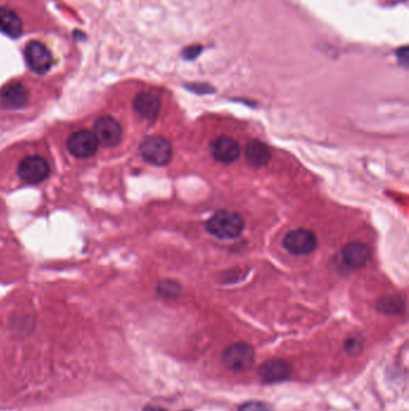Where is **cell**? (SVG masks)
<instances>
[{
  "label": "cell",
  "instance_id": "6da1fadb",
  "mask_svg": "<svg viewBox=\"0 0 409 411\" xmlns=\"http://www.w3.org/2000/svg\"><path fill=\"white\" fill-rule=\"evenodd\" d=\"M205 229L214 237L234 239L243 234L245 222L240 214L232 210H221L208 219V222H205Z\"/></svg>",
  "mask_w": 409,
  "mask_h": 411
},
{
  "label": "cell",
  "instance_id": "7a4b0ae2",
  "mask_svg": "<svg viewBox=\"0 0 409 411\" xmlns=\"http://www.w3.org/2000/svg\"><path fill=\"white\" fill-rule=\"evenodd\" d=\"M140 152L145 162L155 166H165L173 155L172 145L162 136H149L140 145Z\"/></svg>",
  "mask_w": 409,
  "mask_h": 411
},
{
  "label": "cell",
  "instance_id": "3957f363",
  "mask_svg": "<svg viewBox=\"0 0 409 411\" xmlns=\"http://www.w3.org/2000/svg\"><path fill=\"white\" fill-rule=\"evenodd\" d=\"M222 359L226 367L233 371H248L255 362V350L246 342H236L226 347Z\"/></svg>",
  "mask_w": 409,
  "mask_h": 411
},
{
  "label": "cell",
  "instance_id": "277c9868",
  "mask_svg": "<svg viewBox=\"0 0 409 411\" xmlns=\"http://www.w3.org/2000/svg\"><path fill=\"white\" fill-rule=\"evenodd\" d=\"M283 246L291 254L309 255L317 248V237L307 229H297L286 234Z\"/></svg>",
  "mask_w": 409,
  "mask_h": 411
},
{
  "label": "cell",
  "instance_id": "5b68a950",
  "mask_svg": "<svg viewBox=\"0 0 409 411\" xmlns=\"http://www.w3.org/2000/svg\"><path fill=\"white\" fill-rule=\"evenodd\" d=\"M49 162L37 155L25 157L18 165V176L28 184H39L44 181L49 177Z\"/></svg>",
  "mask_w": 409,
  "mask_h": 411
},
{
  "label": "cell",
  "instance_id": "8992f818",
  "mask_svg": "<svg viewBox=\"0 0 409 411\" xmlns=\"http://www.w3.org/2000/svg\"><path fill=\"white\" fill-rule=\"evenodd\" d=\"M68 148L73 157L85 159L97 153L99 141L95 133L90 130H80L68 137Z\"/></svg>",
  "mask_w": 409,
  "mask_h": 411
},
{
  "label": "cell",
  "instance_id": "52a82bcc",
  "mask_svg": "<svg viewBox=\"0 0 409 411\" xmlns=\"http://www.w3.org/2000/svg\"><path fill=\"white\" fill-rule=\"evenodd\" d=\"M25 61L32 71L39 75L49 73L52 66V56L44 44L32 41L25 49Z\"/></svg>",
  "mask_w": 409,
  "mask_h": 411
},
{
  "label": "cell",
  "instance_id": "ba28073f",
  "mask_svg": "<svg viewBox=\"0 0 409 411\" xmlns=\"http://www.w3.org/2000/svg\"><path fill=\"white\" fill-rule=\"evenodd\" d=\"M95 136L104 147H114L121 142L123 129L119 121L109 116L99 118L95 123Z\"/></svg>",
  "mask_w": 409,
  "mask_h": 411
},
{
  "label": "cell",
  "instance_id": "9c48e42d",
  "mask_svg": "<svg viewBox=\"0 0 409 411\" xmlns=\"http://www.w3.org/2000/svg\"><path fill=\"white\" fill-rule=\"evenodd\" d=\"M258 374L263 383H282L291 378L292 367L283 359H269L260 367Z\"/></svg>",
  "mask_w": 409,
  "mask_h": 411
},
{
  "label": "cell",
  "instance_id": "30bf717a",
  "mask_svg": "<svg viewBox=\"0 0 409 411\" xmlns=\"http://www.w3.org/2000/svg\"><path fill=\"white\" fill-rule=\"evenodd\" d=\"M212 153L217 162L232 164L240 155V147L233 137L221 135L212 143Z\"/></svg>",
  "mask_w": 409,
  "mask_h": 411
},
{
  "label": "cell",
  "instance_id": "8fae6325",
  "mask_svg": "<svg viewBox=\"0 0 409 411\" xmlns=\"http://www.w3.org/2000/svg\"><path fill=\"white\" fill-rule=\"evenodd\" d=\"M133 109L142 119L154 121L159 117V113H160V99L154 93L143 92L135 97Z\"/></svg>",
  "mask_w": 409,
  "mask_h": 411
},
{
  "label": "cell",
  "instance_id": "7c38bea8",
  "mask_svg": "<svg viewBox=\"0 0 409 411\" xmlns=\"http://www.w3.org/2000/svg\"><path fill=\"white\" fill-rule=\"evenodd\" d=\"M370 248L365 243L350 242L346 244L342 249V260L347 266L359 270L365 266L370 260Z\"/></svg>",
  "mask_w": 409,
  "mask_h": 411
},
{
  "label": "cell",
  "instance_id": "4fadbf2b",
  "mask_svg": "<svg viewBox=\"0 0 409 411\" xmlns=\"http://www.w3.org/2000/svg\"><path fill=\"white\" fill-rule=\"evenodd\" d=\"M1 105L6 109H22L29 99L28 89L22 83H13L1 92Z\"/></svg>",
  "mask_w": 409,
  "mask_h": 411
},
{
  "label": "cell",
  "instance_id": "5bb4252c",
  "mask_svg": "<svg viewBox=\"0 0 409 411\" xmlns=\"http://www.w3.org/2000/svg\"><path fill=\"white\" fill-rule=\"evenodd\" d=\"M245 157L255 167H264L271 160V150L264 142L252 140L245 148Z\"/></svg>",
  "mask_w": 409,
  "mask_h": 411
},
{
  "label": "cell",
  "instance_id": "9a60e30c",
  "mask_svg": "<svg viewBox=\"0 0 409 411\" xmlns=\"http://www.w3.org/2000/svg\"><path fill=\"white\" fill-rule=\"evenodd\" d=\"M0 32L13 39L20 37L23 32L22 20L11 8H0Z\"/></svg>",
  "mask_w": 409,
  "mask_h": 411
},
{
  "label": "cell",
  "instance_id": "2e32d148",
  "mask_svg": "<svg viewBox=\"0 0 409 411\" xmlns=\"http://www.w3.org/2000/svg\"><path fill=\"white\" fill-rule=\"evenodd\" d=\"M402 306H403V302L398 297H388V299H381L378 303L379 311L386 313V314L401 313Z\"/></svg>",
  "mask_w": 409,
  "mask_h": 411
},
{
  "label": "cell",
  "instance_id": "e0dca14e",
  "mask_svg": "<svg viewBox=\"0 0 409 411\" xmlns=\"http://www.w3.org/2000/svg\"><path fill=\"white\" fill-rule=\"evenodd\" d=\"M179 290H181V287L178 285L177 282H171V280L161 282L160 285H159V294H162L166 299L176 297L179 294Z\"/></svg>",
  "mask_w": 409,
  "mask_h": 411
},
{
  "label": "cell",
  "instance_id": "ac0fdd59",
  "mask_svg": "<svg viewBox=\"0 0 409 411\" xmlns=\"http://www.w3.org/2000/svg\"><path fill=\"white\" fill-rule=\"evenodd\" d=\"M239 411H273V407L264 402H246L239 407Z\"/></svg>",
  "mask_w": 409,
  "mask_h": 411
},
{
  "label": "cell",
  "instance_id": "d6986e66",
  "mask_svg": "<svg viewBox=\"0 0 409 411\" xmlns=\"http://www.w3.org/2000/svg\"><path fill=\"white\" fill-rule=\"evenodd\" d=\"M346 349L350 355H357L362 351V342L359 338H350L346 342Z\"/></svg>",
  "mask_w": 409,
  "mask_h": 411
},
{
  "label": "cell",
  "instance_id": "ffe728a7",
  "mask_svg": "<svg viewBox=\"0 0 409 411\" xmlns=\"http://www.w3.org/2000/svg\"><path fill=\"white\" fill-rule=\"evenodd\" d=\"M202 53V46H189V47H186V49L183 51V58H184L185 61H193V59H196L197 56H200Z\"/></svg>",
  "mask_w": 409,
  "mask_h": 411
},
{
  "label": "cell",
  "instance_id": "44dd1931",
  "mask_svg": "<svg viewBox=\"0 0 409 411\" xmlns=\"http://www.w3.org/2000/svg\"><path fill=\"white\" fill-rule=\"evenodd\" d=\"M397 56V61L398 63L403 66V68H407L408 66V61H409V53H408V47L405 46V47H402V49H398L396 52Z\"/></svg>",
  "mask_w": 409,
  "mask_h": 411
},
{
  "label": "cell",
  "instance_id": "7402d4cb",
  "mask_svg": "<svg viewBox=\"0 0 409 411\" xmlns=\"http://www.w3.org/2000/svg\"><path fill=\"white\" fill-rule=\"evenodd\" d=\"M143 411H169L160 407H147Z\"/></svg>",
  "mask_w": 409,
  "mask_h": 411
}]
</instances>
